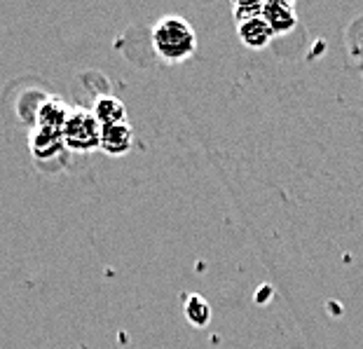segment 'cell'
Returning a JSON list of instances; mask_svg holds the SVG:
<instances>
[{
    "label": "cell",
    "instance_id": "1",
    "mask_svg": "<svg viewBox=\"0 0 363 349\" xmlns=\"http://www.w3.org/2000/svg\"><path fill=\"white\" fill-rule=\"evenodd\" d=\"M152 50L157 52L160 59L169 61V64H181V61L190 59L197 50L195 28L188 24V19L176 17V14L162 17L152 26Z\"/></svg>",
    "mask_w": 363,
    "mask_h": 349
},
{
    "label": "cell",
    "instance_id": "2",
    "mask_svg": "<svg viewBox=\"0 0 363 349\" xmlns=\"http://www.w3.org/2000/svg\"><path fill=\"white\" fill-rule=\"evenodd\" d=\"M64 143L73 153H91L101 145V125L91 111L75 108L64 125Z\"/></svg>",
    "mask_w": 363,
    "mask_h": 349
},
{
    "label": "cell",
    "instance_id": "3",
    "mask_svg": "<svg viewBox=\"0 0 363 349\" xmlns=\"http://www.w3.org/2000/svg\"><path fill=\"white\" fill-rule=\"evenodd\" d=\"M262 19L269 24L274 35H286L298 26V10L291 0H269L262 10Z\"/></svg>",
    "mask_w": 363,
    "mask_h": 349
},
{
    "label": "cell",
    "instance_id": "4",
    "mask_svg": "<svg viewBox=\"0 0 363 349\" xmlns=\"http://www.w3.org/2000/svg\"><path fill=\"white\" fill-rule=\"evenodd\" d=\"M66 148L64 143V131L57 129H45V127H35L30 131V150L38 160H52Z\"/></svg>",
    "mask_w": 363,
    "mask_h": 349
},
{
    "label": "cell",
    "instance_id": "5",
    "mask_svg": "<svg viewBox=\"0 0 363 349\" xmlns=\"http://www.w3.org/2000/svg\"><path fill=\"white\" fill-rule=\"evenodd\" d=\"M134 143V131H131L129 122L125 125H113V127H101V148L111 157H122L131 150Z\"/></svg>",
    "mask_w": 363,
    "mask_h": 349
},
{
    "label": "cell",
    "instance_id": "6",
    "mask_svg": "<svg viewBox=\"0 0 363 349\" xmlns=\"http://www.w3.org/2000/svg\"><path fill=\"white\" fill-rule=\"evenodd\" d=\"M237 33H239V40H242L244 48L249 50H265L269 40L274 38L272 28L262 17L256 19H249V21H242L237 24Z\"/></svg>",
    "mask_w": 363,
    "mask_h": 349
},
{
    "label": "cell",
    "instance_id": "7",
    "mask_svg": "<svg viewBox=\"0 0 363 349\" xmlns=\"http://www.w3.org/2000/svg\"><path fill=\"white\" fill-rule=\"evenodd\" d=\"M94 118L99 120L101 127H113V125H125L127 122V106L122 104L118 96H99L91 108Z\"/></svg>",
    "mask_w": 363,
    "mask_h": 349
},
{
    "label": "cell",
    "instance_id": "8",
    "mask_svg": "<svg viewBox=\"0 0 363 349\" xmlns=\"http://www.w3.org/2000/svg\"><path fill=\"white\" fill-rule=\"evenodd\" d=\"M68 115H71V111H68V106L61 104L59 99H45L35 113V127L64 131Z\"/></svg>",
    "mask_w": 363,
    "mask_h": 349
},
{
    "label": "cell",
    "instance_id": "9",
    "mask_svg": "<svg viewBox=\"0 0 363 349\" xmlns=\"http://www.w3.org/2000/svg\"><path fill=\"white\" fill-rule=\"evenodd\" d=\"M185 319H188L195 328H204L211 321V307L202 296H188L185 300Z\"/></svg>",
    "mask_w": 363,
    "mask_h": 349
},
{
    "label": "cell",
    "instance_id": "10",
    "mask_svg": "<svg viewBox=\"0 0 363 349\" xmlns=\"http://www.w3.org/2000/svg\"><path fill=\"white\" fill-rule=\"evenodd\" d=\"M262 10H265V3H258V0H253V3H235L233 5V14H235L237 24L262 17Z\"/></svg>",
    "mask_w": 363,
    "mask_h": 349
}]
</instances>
